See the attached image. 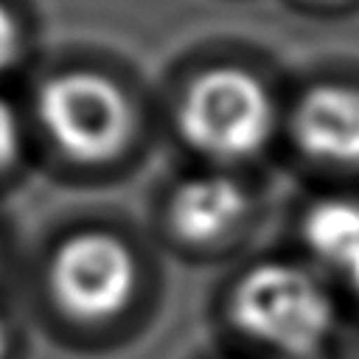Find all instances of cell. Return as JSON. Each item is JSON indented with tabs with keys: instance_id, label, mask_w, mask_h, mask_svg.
I'll list each match as a JSON object with an SVG mask.
<instances>
[{
	"instance_id": "cell-1",
	"label": "cell",
	"mask_w": 359,
	"mask_h": 359,
	"mask_svg": "<svg viewBox=\"0 0 359 359\" xmlns=\"http://www.w3.org/2000/svg\"><path fill=\"white\" fill-rule=\"evenodd\" d=\"M227 320L241 337L280 359H311L337 334L339 309L314 266L261 258L233 278Z\"/></svg>"
},
{
	"instance_id": "cell-2",
	"label": "cell",
	"mask_w": 359,
	"mask_h": 359,
	"mask_svg": "<svg viewBox=\"0 0 359 359\" xmlns=\"http://www.w3.org/2000/svg\"><path fill=\"white\" fill-rule=\"evenodd\" d=\"M278 126V107L258 76L222 65L199 73L182 93L177 129L202 157L241 163L261 154Z\"/></svg>"
},
{
	"instance_id": "cell-3",
	"label": "cell",
	"mask_w": 359,
	"mask_h": 359,
	"mask_svg": "<svg viewBox=\"0 0 359 359\" xmlns=\"http://www.w3.org/2000/svg\"><path fill=\"white\" fill-rule=\"evenodd\" d=\"M140 283L132 244L107 227H84L65 236L48 264L53 303L79 323H101L123 314Z\"/></svg>"
},
{
	"instance_id": "cell-4",
	"label": "cell",
	"mask_w": 359,
	"mask_h": 359,
	"mask_svg": "<svg viewBox=\"0 0 359 359\" xmlns=\"http://www.w3.org/2000/svg\"><path fill=\"white\" fill-rule=\"evenodd\" d=\"M36 112L50 140L79 163L118 157L135 132V109L126 93L93 70H67L45 81Z\"/></svg>"
},
{
	"instance_id": "cell-5",
	"label": "cell",
	"mask_w": 359,
	"mask_h": 359,
	"mask_svg": "<svg viewBox=\"0 0 359 359\" xmlns=\"http://www.w3.org/2000/svg\"><path fill=\"white\" fill-rule=\"evenodd\" d=\"M250 188L224 171L182 177L165 202L168 230L188 247H213L233 236L250 216Z\"/></svg>"
},
{
	"instance_id": "cell-6",
	"label": "cell",
	"mask_w": 359,
	"mask_h": 359,
	"mask_svg": "<svg viewBox=\"0 0 359 359\" xmlns=\"http://www.w3.org/2000/svg\"><path fill=\"white\" fill-rule=\"evenodd\" d=\"M289 132L303 157L331 168H359V87L314 84L297 98Z\"/></svg>"
},
{
	"instance_id": "cell-7",
	"label": "cell",
	"mask_w": 359,
	"mask_h": 359,
	"mask_svg": "<svg viewBox=\"0 0 359 359\" xmlns=\"http://www.w3.org/2000/svg\"><path fill=\"white\" fill-rule=\"evenodd\" d=\"M300 241L320 272L359 297V194H323L300 213Z\"/></svg>"
},
{
	"instance_id": "cell-8",
	"label": "cell",
	"mask_w": 359,
	"mask_h": 359,
	"mask_svg": "<svg viewBox=\"0 0 359 359\" xmlns=\"http://www.w3.org/2000/svg\"><path fill=\"white\" fill-rule=\"evenodd\" d=\"M20 143H22V132H20L17 112L8 101L0 98V171L17 160Z\"/></svg>"
},
{
	"instance_id": "cell-9",
	"label": "cell",
	"mask_w": 359,
	"mask_h": 359,
	"mask_svg": "<svg viewBox=\"0 0 359 359\" xmlns=\"http://www.w3.org/2000/svg\"><path fill=\"white\" fill-rule=\"evenodd\" d=\"M17 50H20V31H17L8 8L0 3V70L14 62Z\"/></svg>"
},
{
	"instance_id": "cell-10",
	"label": "cell",
	"mask_w": 359,
	"mask_h": 359,
	"mask_svg": "<svg viewBox=\"0 0 359 359\" xmlns=\"http://www.w3.org/2000/svg\"><path fill=\"white\" fill-rule=\"evenodd\" d=\"M6 351H8V328H6V323L0 320V359L6 356Z\"/></svg>"
},
{
	"instance_id": "cell-11",
	"label": "cell",
	"mask_w": 359,
	"mask_h": 359,
	"mask_svg": "<svg viewBox=\"0 0 359 359\" xmlns=\"http://www.w3.org/2000/svg\"><path fill=\"white\" fill-rule=\"evenodd\" d=\"M325 3H328V0H325Z\"/></svg>"
}]
</instances>
